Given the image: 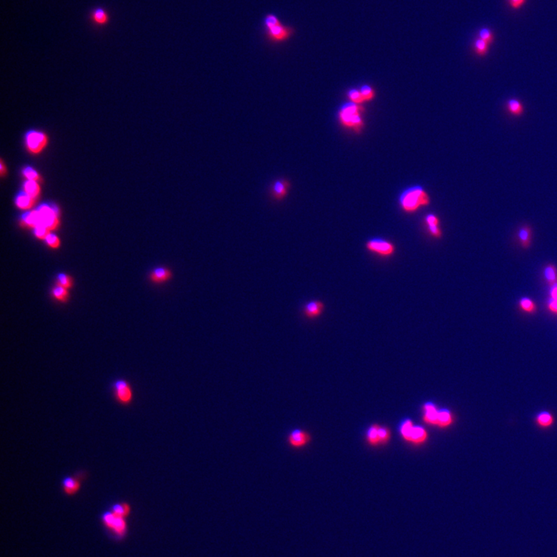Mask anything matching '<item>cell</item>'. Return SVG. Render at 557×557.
Returning a JSON list of instances; mask_svg holds the SVG:
<instances>
[{
  "label": "cell",
  "mask_w": 557,
  "mask_h": 557,
  "mask_svg": "<svg viewBox=\"0 0 557 557\" xmlns=\"http://www.w3.org/2000/svg\"><path fill=\"white\" fill-rule=\"evenodd\" d=\"M263 35L267 43L278 45L293 37L296 35V29L293 26L282 24L274 13H268L263 20Z\"/></svg>",
  "instance_id": "cell-1"
},
{
  "label": "cell",
  "mask_w": 557,
  "mask_h": 557,
  "mask_svg": "<svg viewBox=\"0 0 557 557\" xmlns=\"http://www.w3.org/2000/svg\"><path fill=\"white\" fill-rule=\"evenodd\" d=\"M431 202L430 195L421 186H413L401 193L399 204L406 213H414L422 208L429 206Z\"/></svg>",
  "instance_id": "cell-2"
},
{
  "label": "cell",
  "mask_w": 557,
  "mask_h": 557,
  "mask_svg": "<svg viewBox=\"0 0 557 557\" xmlns=\"http://www.w3.org/2000/svg\"><path fill=\"white\" fill-rule=\"evenodd\" d=\"M364 110L365 108L361 104H354L351 102L345 103L338 111V120L346 129L360 133L365 126L362 119Z\"/></svg>",
  "instance_id": "cell-3"
},
{
  "label": "cell",
  "mask_w": 557,
  "mask_h": 557,
  "mask_svg": "<svg viewBox=\"0 0 557 557\" xmlns=\"http://www.w3.org/2000/svg\"><path fill=\"white\" fill-rule=\"evenodd\" d=\"M36 210L40 215V225H44L51 231L55 230L59 227L61 211L57 205L43 204Z\"/></svg>",
  "instance_id": "cell-4"
},
{
  "label": "cell",
  "mask_w": 557,
  "mask_h": 557,
  "mask_svg": "<svg viewBox=\"0 0 557 557\" xmlns=\"http://www.w3.org/2000/svg\"><path fill=\"white\" fill-rule=\"evenodd\" d=\"M112 393L115 401L122 406H127L133 401V390L127 380L117 379L111 385Z\"/></svg>",
  "instance_id": "cell-5"
},
{
  "label": "cell",
  "mask_w": 557,
  "mask_h": 557,
  "mask_svg": "<svg viewBox=\"0 0 557 557\" xmlns=\"http://www.w3.org/2000/svg\"><path fill=\"white\" fill-rule=\"evenodd\" d=\"M312 441L311 433L302 428H294L286 434V443L288 447L294 451H300L307 448Z\"/></svg>",
  "instance_id": "cell-6"
},
{
  "label": "cell",
  "mask_w": 557,
  "mask_h": 557,
  "mask_svg": "<svg viewBox=\"0 0 557 557\" xmlns=\"http://www.w3.org/2000/svg\"><path fill=\"white\" fill-rule=\"evenodd\" d=\"M25 140L27 149L34 155L40 154L48 144V137L45 133L35 130L26 134Z\"/></svg>",
  "instance_id": "cell-7"
},
{
  "label": "cell",
  "mask_w": 557,
  "mask_h": 557,
  "mask_svg": "<svg viewBox=\"0 0 557 557\" xmlns=\"http://www.w3.org/2000/svg\"><path fill=\"white\" fill-rule=\"evenodd\" d=\"M365 247L369 252L380 255L381 257H390L395 252V244L381 238L369 239L365 244Z\"/></svg>",
  "instance_id": "cell-8"
},
{
  "label": "cell",
  "mask_w": 557,
  "mask_h": 557,
  "mask_svg": "<svg viewBox=\"0 0 557 557\" xmlns=\"http://www.w3.org/2000/svg\"><path fill=\"white\" fill-rule=\"evenodd\" d=\"M290 183L283 178L276 180L270 187V194L276 202H281L286 198L289 191Z\"/></svg>",
  "instance_id": "cell-9"
},
{
  "label": "cell",
  "mask_w": 557,
  "mask_h": 557,
  "mask_svg": "<svg viewBox=\"0 0 557 557\" xmlns=\"http://www.w3.org/2000/svg\"><path fill=\"white\" fill-rule=\"evenodd\" d=\"M81 475H69L65 477L61 482L62 491L66 495L73 496L80 491L81 487Z\"/></svg>",
  "instance_id": "cell-10"
},
{
  "label": "cell",
  "mask_w": 557,
  "mask_h": 557,
  "mask_svg": "<svg viewBox=\"0 0 557 557\" xmlns=\"http://www.w3.org/2000/svg\"><path fill=\"white\" fill-rule=\"evenodd\" d=\"M324 310V303L320 300H313L305 304L303 309V313L307 318L315 319L322 314Z\"/></svg>",
  "instance_id": "cell-11"
},
{
  "label": "cell",
  "mask_w": 557,
  "mask_h": 557,
  "mask_svg": "<svg viewBox=\"0 0 557 557\" xmlns=\"http://www.w3.org/2000/svg\"><path fill=\"white\" fill-rule=\"evenodd\" d=\"M427 230L430 236L435 239H441L443 233L441 228V221L436 214H429L425 218Z\"/></svg>",
  "instance_id": "cell-12"
},
{
  "label": "cell",
  "mask_w": 557,
  "mask_h": 557,
  "mask_svg": "<svg viewBox=\"0 0 557 557\" xmlns=\"http://www.w3.org/2000/svg\"><path fill=\"white\" fill-rule=\"evenodd\" d=\"M423 414V420L426 423L432 426H437L438 424L439 410L437 406L431 402H427L422 406Z\"/></svg>",
  "instance_id": "cell-13"
},
{
  "label": "cell",
  "mask_w": 557,
  "mask_h": 557,
  "mask_svg": "<svg viewBox=\"0 0 557 557\" xmlns=\"http://www.w3.org/2000/svg\"><path fill=\"white\" fill-rule=\"evenodd\" d=\"M172 272L167 267H158L152 271L149 279L153 283L161 284L167 282L172 278Z\"/></svg>",
  "instance_id": "cell-14"
},
{
  "label": "cell",
  "mask_w": 557,
  "mask_h": 557,
  "mask_svg": "<svg viewBox=\"0 0 557 557\" xmlns=\"http://www.w3.org/2000/svg\"><path fill=\"white\" fill-rule=\"evenodd\" d=\"M36 202V199L33 198L29 194L23 191L17 194L15 199V205L20 210H30L35 206Z\"/></svg>",
  "instance_id": "cell-15"
},
{
  "label": "cell",
  "mask_w": 557,
  "mask_h": 557,
  "mask_svg": "<svg viewBox=\"0 0 557 557\" xmlns=\"http://www.w3.org/2000/svg\"><path fill=\"white\" fill-rule=\"evenodd\" d=\"M518 238L523 248H529L532 240V228L528 225H523L518 232Z\"/></svg>",
  "instance_id": "cell-16"
},
{
  "label": "cell",
  "mask_w": 557,
  "mask_h": 557,
  "mask_svg": "<svg viewBox=\"0 0 557 557\" xmlns=\"http://www.w3.org/2000/svg\"><path fill=\"white\" fill-rule=\"evenodd\" d=\"M21 222L24 226L35 229L36 226L40 225V215L38 214L37 210H29L23 214L21 217Z\"/></svg>",
  "instance_id": "cell-17"
},
{
  "label": "cell",
  "mask_w": 557,
  "mask_h": 557,
  "mask_svg": "<svg viewBox=\"0 0 557 557\" xmlns=\"http://www.w3.org/2000/svg\"><path fill=\"white\" fill-rule=\"evenodd\" d=\"M428 439V433L424 427L421 426H414L412 433L410 443L415 445L424 444Z\"/></svg>",
  "instance_id": "cell-18"
},
{
  "label": "cell",
  "mask_w": 557,
  "mask_h": 557,
  "mask_svg": "<svg viewBox=\"0 0 557 557\" xmlns=\"http://www.w3.org/2000/svg\"><path fill=\"white\" fill-rule=\"evenodd\" d=\"M91 19L96 25L104 26L109 21V16L105 9L99 7L92 11Z\"/></svg>",
  "instance_id": "cell-19"
},
{
  "label": "cell",
  "mask_w": 557,
  "mask_h": 557,
  "mask_svg": "<svg viewBox=\"0 0 557 557\" xmlns=\"http://www.w3.org/2000/svg\"><path fill=\"white\" fill-rule=\"evenodd\" d=\"M453 422V414L448 409L443 408L439 410L438 424L440 428H447L451 426Z\"/></svg>",
  "instance_id": "cell-20"
},
{
  "label": "cell",
  "mask_w": 557,
  "mask_h": 557,
  "mask_svg": "<svg viewBox=\"0 0 557 557\" xmlns=\"http://www.w3.org/2000/svg\"><path fill=\"white\" fill-rule=\"evenodd\" d=\"M506 108L509 113L513 116L520 117L524 113V106L522 103L516 99H509V101L507 102Z\"/></svg>",
  "instance_id": "cell-21"
},
{
  "label": "cell",
  "mask_w": 557,
  "mask_h": 557,
  "mask_svg": "<svg viewBox=\"0 0 557 557\" xmlns=\"http://www.w3.org/2000/svg\"><path fill=\"white\" fill-rule=\"evenodd\" d=\"M24 191L33 198L37 199L41 193V187L38 181L27 180L24 183Z\"/></svg>",
  "instance_id": "cell-22"
},
{
  "label": "cell",
  "mask_w": 557,
  "mask_h": 557,
  "mask_svg": "<svg viewBox=\"0 0 557 557\" xmlns=\"http://www.w3.org/2000/svg\"><path fill=\"white\" fill-rule=\"evenodd\" d=\"M414 424L413 421L410 419H406L403 421L400 426L401 436L405 441L410 443L411 439L412 433L414 430Z\"/></svg>",
  "instance_id": "cell-23"
},
{
  "label": "cell",
  "mask_w": 557,
  "mask_h": 557,
  "mask_svg": "<svg viewBox=\"0 0 557 557\" xmlns=\"http://www.w3.org/2000/svg\"><path fill=\"white\" fill-rule=\"evenodd\" d=\"M545 279L550 286H553L557 283V268L554 265L549 264L544 270Z\"/></svg>",
  "instance_id": "cell-24"
},
{
  "label": "cell",
  "mask_w": 557,
  "mask_h": 557,
  "mask_svg": "<svg viewBox=\"0 0 557 557\" xmlns=\"http://www.w3.org/2000/svg\"><path fill=\"white\" fill-rule=\"evenodd\" d=\"M111 512H113L115 516L126 518L130 515V512H131V507L126 502L116 503L111 507Z\"/></svg>",
  "instance_id": "cell-25"
},
{
  "label": "cell",
  "mask_w": 557,
  "mask_h": 557,
  "mask_svg": "<svg viewBox=\"0 0 557 557\" xmlns=\"http://www.w3.org/2000/svg\"><path fill=\"white\" fill-rule=\"evenodd\" d=\"M378 427H379V425L378 424L372 425V426L369 427V430H367V442L369 443L371 446H373V447L380 445V437H379V433H378Z\"/></svg>",
  "instance_id": "cell-26"
},
{
  "label": "cell",
  "mask_w": 557,
  "mask_h": 557,
  "mask_svg": "<svg viewBox=\"0 0 557 557\" xmlns=\"http://www.w3.org/2000/svg\"><path fill=\"white\" fill-rule=\"evenodd\" d=\"M126 528H127V524L125 518L116 516L111 530H113L117 536H123L126 534Z\"/></svg>",
  "instance_id": "cell-27"
},
{
  "label": "cell",
  "mask_w": 557,
  "mask_h": 557,
  "mask_svg": "<svg viewBox=\"0 0 557 557\" xmlns=\"http://www.w3.org/2000/svg\"><path fill=\"white\" fill-rule=\"evenodd\" d=\"M536 421L539 426L549 427V426H552L554 419L552 414H550L548 412H542L540 414H538Z\"/></svg>",
  "instance_id": "cell-28"
},
{
  "label": "cell",
  "mask_w": 557,
  "mask_h": 557,
  "mask_svg": "<svg viewBox=\"0 0 557 557\" xmlns=\"http://www.w3.org/2000/svg\"><path fill=\"white\" fill-rule=\"evenodd\" d=\"M488 43L484 41L480 38L476 39L475 43H474V50H475V54H478L479 57H485L488 52Z\"/></svg>",
  "instance_id": "cell-29"
},
{
  "label": "cell",
  "mask_w": 557,
  "mask_h": 557,
  "mask_svg": "<svg viewBox=\"0 0 557 557\" xmlns=\"http://www.w3.org/2000/svg\"><path fill=\"white\" fill-rule=\"evenodd\" d=\"M52 295L53 297H54L56 300H58V301H60V302H66L69 297V289H65V288L62 287V286L57 285V286L53 289Z\"/></svg>",
  "instance_id": "cell-30"
},
{
  "label": "cell",
  "mask_w": 557,
  "mask_h": 557,
  "mask_svg": "<svg viewBox=\"0 0 557 557\" xmlns=\"http://www.w3.org/2000/svg\"><path fill=\"white\" fill-rule=\"evenodd\" d=\"M520 307L523 311L526 313H533L536 311V306L535 303L528 297H522L520 301Z\"/></svg>",
  "instance_id": "cell-31"
},
{
  "label": "cell",
  "mask_w": 557,
  "mask_h": 557,
  "mask_svg": "<svg viewBox=\"0 0 557 557\" xmlns=\"http://www.w3.org/2000/svg\"><path fill=\"white\" fill-rule=\"evenodd\" d=\"M348 98L350 102L354 103V104H361V105H362V104L365 103L363 97L361 96V93L359 89L352 88V89L349 90L348 92Z\"/></svg>",
  "instance_id": "cell-32"
},
{
  "label": "cell",
  "mask_w": 557,
  "mask_h": 557,
  "mask_svg": "<svg viewBox=\"0 0 557 557\" xmlns=\"http://www.w3.org/2000/svg\"><path fill=\"white\" fill-rule=\"evenodd\" d=\"M359 90L365 103L372 101L376 97V92H375L374 88L369 86V85H363V86L361 87Z\"/></svg>",
  "instance_id": "cell-33"
},
{
  "label": "cell",
  "mask_w": 557,
  "mask_h": 557,
  "mask_svg": "<svg viewBox=\"0 0 557 557\" xmlns=\"http://www.w3.org/2000/svg\"><path fill=\"white\" fill-rule=\"evenodd\" d=\"M378 433H379V437H380V445L387 444L389 441L390 437H391V432H390L388 427L379 425Z\"/></svg>",
  "instance_id": "cell-34"
},
{
  "label": "cell",
  "mask_w": 557,
  "mask_h": 557,
  "mask_svg": "<svg viewBox=\"0 0 557 557\" xmlns=\"http://www.w3.org/2000/svg\"><path fill=\"white\" fill-rule=\"evenodd\" d=\"M57 285L62 286L65 289H69L73 286V279L70 276L66 274H60L58 276V282Z\"/></svg>",
  "instance_id": "cell-35"
},
{
  "label": "cell",
  "mask_w": 557,
  "mask_h": 557,
  "mask_svg": "<svg viewBox=\"0 0 557 557\" xmlns=\"http://www.w3.org/2000/svg\"><path fill=\"white\" fill-rule=\"evenodd\" d=\"M35 236L40 240H45L46 238L51 233V231L43 225H39L34 229Z\"/></svg>",
  "instance_id": "cell-36"
},
{
  "label": "cell",
  "mask_w": 557,
  "mask_h": 557,
  "mask_svg": "<svg viewBox=\"0 0 557 557\" xmlns=\"http://www.w3.org/2000/svg\"><path fill=\"white\" fill-rule=\"evenodd\" d=\"M478 38H480L484 41L488 43L489 45L494 42V34L491 32V30L487 29V28H482L479 31L478 34Z\"/></svg>",
  "instance_id": "cell-37"
},
{
  "label": "cell",
  "mask_w": 557,
  "mask_h": 557,
  "mask_svg": "<svg viewBox=\"0 0 557 557\" xmlns=\"http://www.w3.org/2000/svg\"><path fill=\"white\" fill-rule=\"evenodd\" d=\"M44 241H45L46 244H47L50 248H54V249L59 248L61 245V239H60V238L58 237L57 235H55V234H50V235L46 238Z\"/></svg>",
  "instance_id": "cell-38"
},
{
  "label": "cell",
  "mask_w": 557,
  "mask_h": 557,
  "mask_svg": "<svg viewBox=\"0 0 557 557\" xmlns=\"http://www.w3.org/2000/svg\"><path fill=\"white\" fill-rule=\"evenodd\" d=\"M23 174L25 176L26 179L28 180L39 181V180H40V176H39L37 171H35L34 168L31 167H25L23 170Z\"/></svg>",
  "instance_id": "cell-39"
},
{
  "label": "cell",
  "mask_w": 557,
  "mask_h": 557,
  "mask_svg": "<svg viewBox=\"0 0 557 557\" xmlns=\"http://www.w3.org/2000/svg\"><path fill=\"white\" fill-rule=\"evenodd\" d=\"M115 517H116V516H115L111 511V512H104V514H103V523H104V525H105L107 528H109L111 530V528H112L114 522H115Z\"/></svg>",
  "instance_id": "cell-40"
},
{
  "label": "cell",
  "mask_w": 557,
  "mask_h": 557,
  "mask_svg": "<svg viewBox=\"0 0 557 557\" xmlns=\"http://www.w3.org/2000/svg\"><path fill=\"white\" fill-rule=\"evenodd\" d=\"M526 2V0H508L509 5L513 9H519Z\"/></svg>",
  "instance_id": "cell-41"
},
{
  "label": "cell",
  "mask_w": 557,
  "mask_h": 557,
  "mask_svg": "<svg viewBox=\"0 0 557 557\" xmlns=\"http://www.w3.org/2000/svg\"><path fill=\"white\" fill-rule=\"evenodd\" d=\"M548 309L552 313L557 314V298H550L548 303Z\"/></svg>",
  "instance_id": "cell-42"
},
{
  "label": "cell",
  "mask_w": 557,
  "mask_h": 557,
  "mask_svg": "<svg viewBox=\"0 0 557 557\" xmlns=\"http://www.w3.org/2000/svg\"><path fill=\"white\" fill-rule=\"evenodd\" d=\"M557 283L551 288L550 290V298H557Z\"/></svg>",
  "instance_id": "cell-43"
},
{
  "label": "cell",
  "mask_w": 557,
  "mask_h": 557,
  "mask_svg": "<svg viewBox=\"0 0 557 557\" xmlns=\"http://www.w3.org/2000/svg\"><path fill=\"white\" fill-rule=\"evenodd\" d=\"M0 171H1V175L5 174V172H6V171H5V166H4L2 160H1V164H0Z\"/></svg>",
  "instance_id": "cell-44"
}]
</instances>
